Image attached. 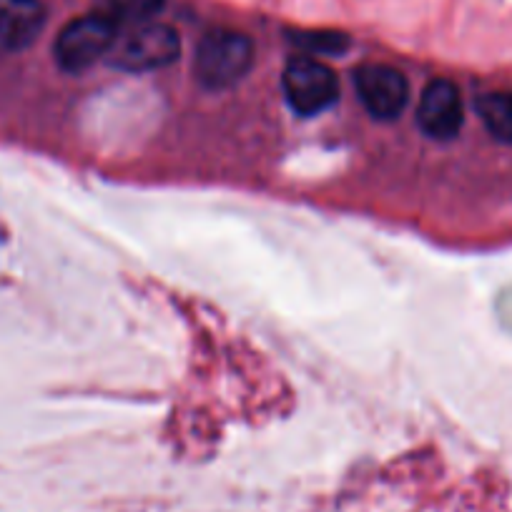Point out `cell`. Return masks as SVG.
<instances>
[{
	"label": "cell",
	"mask_w": 512,
	"mask_h": 512,
	"mask_svg": "<svg viewBox=\"0 0 512 512\" xmlns=\"http://www.w3.org/2000/svg\"><path fill=\"white\" fill-rule=\"evenodd\" d=\"M254 46L244 33L216 28L201 38L196 48L194 71L206 88H229L249 73Z\"/></svg>",
	"instance_id": "6da1fadb"
},
{
	"label": "cell",
	"mask_w": 512,
	"mask_h": 512,
	"mask_svg": "<svg viewBox=\"0 0 512 512\" xmlns=\"http://www.w3.org/2000/svg\"><path fill=\"white\" fill-rule=\"evenodd\" d=\"M179 51L181 41L174 28L161 26V23H144V26L131 28L126 36H116L108 58L121 71L146 73L174 63Z\"/></svg>",
	"instance_id": "7a4b0ae2"
},
{
	"label": "cell",
	"mask_w": 512,
	"mask_h": 512,
	"mask_svg": "<svg viewBox=\"0 0 512 512\" xmlns=\"http://www.w3.org/2000/svg\"><path fill=\"white\" fill-rule=\"evenodd\" d=\"M116 36V23H111L101 13L76 18L58 33L56 46H53L58 66L68 73L86 71L111 53Z\"/></svg>",
	"instance_id": "3957f363"
},
{
	"label": "cell",
	"mask_w": 512,
	"mask_h": 512,
	"mask_svg": "<svg viewBox=\"0 0 512 512\" xmlns=\"http://www.w3.org/2000/svg\"><path fill=\"white\" fill-rule=\"evenodd\" d=\"M282 86L289 106L302 116H317L327 111L339 96V83L332 68L314 58H294L284 68Z\"/></svg>",
	"instance_id": "277c9868"
},
{
	"label": "cell",
	"mask_w": 512,
	"mask_h": 512,
	"mask_svg": "<svg viewBox=\"0 0 512 512\" xmlns=\"http://www.w3.org/2000/svg\"><path fill=\"white\" fill-rule=\"evenodd\" d=\"M359 101L379 121H392L410 101V83L405 73L384 63H364L354 71Z\"/></svg>",
	"instance_id": "5b68a950"
},
{
	"label": "cell",
	"mask_w": 512,
	"mask_h": 512,
	"mask_svg": "<svg viewBox=\"0 0 512 512\" xmlns=\"http://www.w3.org/2000/svg\"><path fill=\"white\" fill-rule=\"evenodd\" d=\"M417 123L430 139L437 141H450L460 134L462 123H465V111H462V98L455 83L432 81L422 91Z\"/></svg>",
	"instance_id": "8992f818"
},
{
	"label": "cell",
	"mask_w": 512,
	"mask_h": 512,
	"mask_svg": "<svg viewBox=\"0 0 512 512\" xmlns=\"http://www.w3.org/2000/svg\"><path fill=\"white\" fill-rule=\"evenodd\" d=\"M46 26L41 0H0V53L26 51Z\"/></svg>",
	"instance_id": "52a82bcc"
},
{
	"label": "cell",
	"mask_w": 512,
	"mask_h": 512,
	"mask_svg": "<svg viewBox=\"0 0 512 512\" xmlns=\"http://www.w3.org/2000/svg\"><path fill=\"white\" fill-rule=\"evenodd\" d=\"M475 108L492 139L500 144H512V93H482L475 101Z\"/></svg>",
	"instance_id": "ba28073f"
},
{
	"label": "cell",
	"mask_w": 512,
	"mask_h": 512,
	"mask_svg": "<svg viewBox=\"0 0 512 512\" xmlns=\"http://www.w3.org/2000/svg\"><path fill=\"white\" fill-rule=\"evenodd\" d=\"M164 8V0H101V16L118 26H144Z\"/></svg>",
	"instance_id": "9c48e42d"
},
{
	"label": "cell",
	"mask_w": 512,
	"mask_h": 512,
	"mask_svg": "<svg viewBox=\"0 0 512 512\" xmlns=\"http://www.w3.org/2000/svg\"><path fill=\"white\" fill-rule=\"evenodd\" d=\"M292 38L297 46L307 48L309 53H342L349 48V38L344 33L337 31H309V33H292Z\"/></svg>",
	"instance_id": "30bf717a"
}]
</instances>
